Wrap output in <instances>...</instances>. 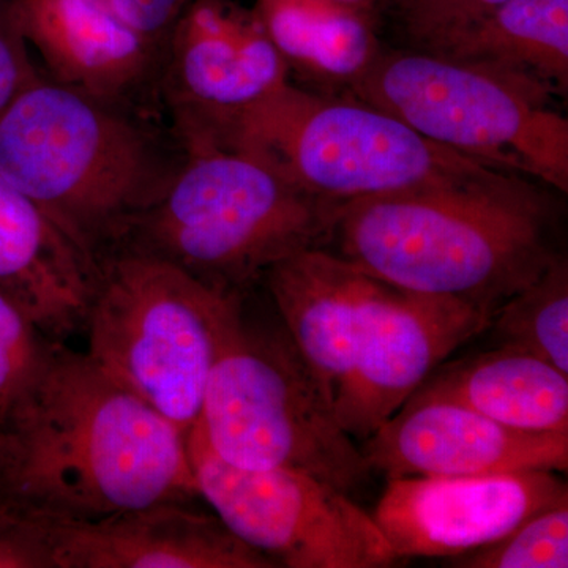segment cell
<instances>
[{
  "label": "cell",
  "instance_id": "9",
  "mask_svg": "<svg viewBox=\"0 0 568 568\" xmlns=\"http://www.w3.org/2000/svg\"><path fill=\"white\" fill-rule=\"evenodd\" d=\"M197 493L245 545L287 568H384L396 556L347 493L293 469L227 465L189 435Z\"/></svg>",
  "mask_w": 568,
  "mask_h": 568
},
{
  "label": "cell",
  "instance_id": "3",
  "mask_svg": "<svg viewBox=\"0 0 568 568\" xmlns=\"http://www.w3.org/2000/svg\"><path fill=\"white\" fill-rule=\"evenodd\" d=\"M178 168L118 103L54 80L37 78L0 115V174L97 261Z\"/></svg>",
  "mask_w": 568,
  "mask_h": 568
},
{
  "label": "cell",
  "instance_id": "23",
  "mask_svg": "<svg viewBox=\"0 0 568 568\" xmlns=\"http://www.w3.org/2000/svg\"><path fill=\"white\" fill-rule=\"evenodd\" d=\"M507 0H392L416 50L437 51Z\"/></svg>",
  "mask_w": 568,
  "mask_h": 568
},
{
  "label": "cell",
  "instance_id": "16",
  "mask_svg": "<svg viewBox=\"0 0 568 568\" xmlns=\"http://www.w3.org/2000/svg\"><path fill=\"white\" fill-rule=\"evenodd\" d=\"M26 43L54 81L119 103L155 69L159 47L125 24L103 0H10Z\"/></svg>",
  "mask_w": 568,
  "mask_h": 568
},
{
  "label": "cell",
  "instance_id": "21",
  "mask_svg": "<svg viewBox=\"0 0 568 568\" xmlns=\"http://www.w3.org/2000/svg\"><path fill=\"white\" fill-rule=\"evenodd\" d=\"M487 331L495 347L519 351L568 375V264L556 254L544 274L496 310Z\"/></svg>",
  "mask_w": 568,
  "mask_h": 568
},
{
  "label": "cell",
  "instance_id": "25",
  "mask_svg": "<svg viewBox=\"0 0 568 568\" xmlns=\"http://www.w3.org/2000/svg\"><path fill=\"white\" fill-rule=\"evenodd\" d=\"M39 78L29 59L28 43L11 13L10 0H0V115Z\"/></svg>",
  "mask_w": 568,
  "mask_h": 568
},
{
  "label": "cell",
  "instance_id": "10",
  "mask_svg": "<svg viewBox=\"0 0 568 568\" xmlns=\"http://www.w3.org/2000/svg\"><path fill=\"white\" fill-rule=\"evenodd\" d=\"M489 321L488 313L467 302L376 278L349 368L334 396L342 428L353 439L372 436L448 355L484 334Z\"/></svg>",
  "mask_w": 568,
  "mask_h": 568
},
{
  "label": "cell",
  "instance_id": "13",
  "mask_svg": "<svg viewBox=\"0 0 568 568\" xmlns=\"http://www.w3.org/2000/svg\"><path fill=\"white\" fill-rule=\"evenodd\" d=\"M362 452L387 478L567 473L568 433L511 428L465 405L413 395Z\"/></svg>",
  "mask_w": 568,
  "mask_h": 568
},
{
  "label": "cell",
  "instance_id": "4",
  "mask_svg": "<svg viewBox=\"0 0 568 568\" xmlns=\"http://www.w3.org/2000/svg\"><path fill=\"white\" fill-rule=\"evenodd\" d=\"M185 153L118 248L153 254L213 287L244 294L284 257L332 242L339 207L256 156L215 144Z\"/></svg>",
  "mask_w": 568,
  "mask_h": 568
},
{
  "label": "cell",
  "instance_id": "17",
  "mask_svg": "<svg viewBox=\"0 0 568 568\" xmlns=\"http://www.w3.org/2000/svg\"><path fill=\"white\" fill-rule=\"evenodd\" d=\"M264 278L284 332L334 402L376 276L342 254L306 248L272 265Z\"/></svg>",
  "mask_w": 568,
  "mask_h": 568
},
{
  "label": "cell",
  "instance_id": "20",
  "mask_svg": "<svg viewBox=\"0 0 568 568\" xmlns=\"http://www.w3.org/2000/svg\"><path fill=\"white\" fill-rule=\"evenodd\" d=\"M253 10L287 69L328 91L349 92L381 54L375 17L338 0H256Z\"/></svg>",
  "mask_w": 568,
  "mask_h": 568
},
{
  "label": "cell",
  "instance_id": "2",
  "mask_svg": "<svg viewBox=\"0 0 568 568\" xmlns=\"http://www.w3.org/2000/svg\"><path fill=\"white\" fill-rule=\"evenodd\" d=\"M547 194L521 175L365 197L339 207L338 254L413 293L457 298L495 315L556 256Z\"/></svg>",
  "mask_w": 568,
  "mask_h": 568
},
{
  "label": "cell",
  "instance_id": "22",
  "mask_svg": "<svg viewBox=\"0 0 568 568\" xmlns=\"http://www.w3.org/2000/svg\"><path fill=\"white\" fill-rule=\"evenodd\" d=\"M463 568H567L568 503L545 508L506 537L454 564Z\"/></svg>",
  "mask_w": 568,
  "mask_h": 568
},
{
  "label": "cell",
  "instance_id": "5",
  "mask_svg": "<svg viewBox=\"0 0 568 568\" xmlns=\"http://www.w3.org/2000/svg\"><path fill=\"white\" fill-rule=\"evenodd\" d=\"M201 144L250 153L336 207L499 171L426 140L373 104L304 91L290 81L186 148Z\"/></svg>",
  "mask_w": 568,
  "mask_h": 568
},
{
  "label": "cell",
  "instance_id": "18",
  "mask_svg": "<svg viewBox=\"0 0 568 568\" xmlns=\"http://www.w3.org/2000/svg\"><path fill=\"white\" fill-rule=\"evenodd\" d=\"M414 395L465 405L511 428L568 433V375L506 347L444 366Z\"/></svg>",
  "mask_w": 568,
  "mask_h": 568
},
{
  "label": "cell",
  "instance_id": "24",
  "mask_svg": "<svg viewBox=\"0 0 568 568\" xmlns=\"http://www.w3.org/2000/svg\"><path fill=\"white\" fill-rule=\"evenodd\" d=\"M0 568H52L39 517L0 496Z\"/></svg>",
  "mask_w": 568,
  "mask_h": 568
},
{
  "label": "cell",
  "instance_id": "6",
  "mask_svg": "<svg viewBox=\"0 0 568 568\" xmlns=\"http://www.w3.org/2000/svg\"><path fill=\"white\" fill-rule=\"evenodd\" d=\"M242 301L162 257L112 250L99 260L85 354L189 436Z\"/></svg>",
  "mask_w": 568,
  "mask_h": 568
},
{
  "label": "cell",
  "instance_id": "14",
  "mask_svg": "<svg viewBox=\"0 0 568 568\" xmlns=\"http://www.w3.org/2000/svg\"><path fill=\"white\" fill-rule=\"evenodd\" d=\"M192 503L160 504L93 521L43 526L52 568H274L216 515Z\"/></svg>",
  "mask_w": 568,
  "mask_h": 568
},
{
  "label": "cell",
  "instance_id": "1",
  "mask_svg": "<svg viewBox=\"0 0 568 568\" xmlns=\"http://www.w3.org/2000/svg\"><path fill=\"white\" fill-rule=\"evenodd\" d=\"M6 429L0 496L41 517L93 521L200 497L189 436L65 343Z\"/></svg>",
  "mask_w": 568,
  "mask_h": 568
},
{
  "label": "cell",
  "instance_id": "12",
  "mask_svg": "<svg viewBox=\"0 0 568 568\" xmlns=\"http://www.w3.org/2000/svg\"><path fill=\"white\" fill-rule=\"evenodd\" d=\"M166 93L182 144L287 82L286 62L254 10L190 0L168 39Z\"/></svg>",
  "mask_w": 568,
  "mask_h": 568
},
{
  "label": "cell",
  "instance_id": "26",
  "mask_svg": "<svg viewBox=\"0 0 568 568\" xmlns=\"http://www.w3.org/2000/svg\"><path fill=\"white\" fill-rule=\"evenodd\" d=\"M39 375L29 372L13 349L0 336V417L3 426L7 418L17 409L31 390Z\"/></svg>",
  "mask_w": 568,
  "mask_h": 568
},
{
  "label": "cell",
  "instance_id": "19",
  "mask_svg": "<svg viewBox=\"0 0 568 568\" xmlns=\"http://www.w3.org/2000/svg\"><path fill=\"white\" fill-rule=\"evenodd\" d=\"M436 54L495 71L547 95L568 89V0H507Z\"/></svg>",
  "mask_w": 568,
  "mask_h": 568
},
{
  "label": "cell",
  "instance_id": "8",
  "mask_svg": "<svg viewBox=\"0 0 568 568\" xmlns=\"http://www.w3.org/2000/svg\"><path fill=\"white\" fill-rule=\"evenodd\" d=\"M347 95L459 155L568 192V121L523 82L436 52H381Z\"/></svg>",
  "mask_w": 568,
  "mask_h": 568
},
{
  "label": "cell",
  "instance_id": "11",
  "mask_svg": "<svg viewBox=\"0 0 568 568\" xmlns=\"http://www.w3.org/2000/svg\"><path fill=\"white\" fill-rule=\"evenodd\" d=\"M568 503L555 473L396 477L373 511L396 559L458 558L506 537L545 508Z\"/></svg>",
  "mask_w": 568,
  "mask_h": 568
},
{
  "label": "cell",
  "instance_id": "28",
  "mask_svg": "<svg viewBox=\"0 0 568 568\" xmlns=\"http://www.w3.org/2000/svg\"><path fill=\"white\" fill-rule=\"evenodd\" d=\"M7 450H9V435H7L6 426L0 417V466L6 462Z\"/></svg>",
  "mask_w": 568,
  "mask_h": 568
},
{
  "label": "cell",
  "instance_id": "15",
  "mask_svg": "<svg viewBox=\"0 0 568 568\" xmlns=\"http://www.w3.org/2000/svg\"><path fill=\"white\" fill-rule=\"evenodd\" d=\"M99 261L0 174V293L52 342L84 328Z\"/></svg>",
  "mask_w": 568,
  "mask_h": 568
},
{
  "label": "cell",
  "instance_id": "27",
  "mask_svg": "<svg viewBox=\"0 0 568 568\" xmlns=\"http://www.w3.org/2000/svg\"><path fill=\"white\" fill-rule=\"evenodd\" d=\"M338 2L345 3L347 7H353L355 10L365 11V13L373 14L375 17L377 3L379 0H338Z\"/></svg>",
  "mask_w": 568,
  "mask_h": 568
},
{
  "label": "cell",
  "instance_id": "7",
  "mask_svg": "<svg viewBox=\"0 0 568 568\" xmlns=\"http://www.w3.org/2000/svg\"><path fill=\"white\" fill-rule=\"evenodd\" d=\"M192 432L227 465L298 470L347 495L373 474L284 328L246 323L244 305L224 335Z\"/></svg>",
  "mask_w": 568,
  "mask_h": 568
}]
</instances>
